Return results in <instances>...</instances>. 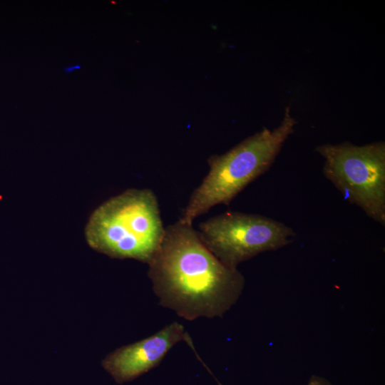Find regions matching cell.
<instances>
[{
  "label": "cell",
  "mask_w": 385,
  "mask_h": 385,
  "mask_svg": "<svg viewBox=\"0 0 385 385\" xmlns=\"http://www.w3.org/2000/svg\"><path fill=\"white\" fill-rule=\"evenodd\" d=\"M160 304L188 320L222 317L237 302L245 279L203 244L192 224L179 220L165 227L148 263Z\"/></svg>",
  "instance_id": "6da1fadb"
},
{
  "label": "cell",
  "mask_w": 385,
  "mask_h": 385,
  "mask_svg": "<svg viewBox=\"0 0 385 385\" xmlns=\"http://www.w3.org/2000/svg\"><path fill=\"white\" fill-rule=\"evenodd\" d=\"M165 233L157 197L150 189H128L102 203L85 230L88 245L112 258L149 263Z\"/></svg>",
  "instance_id": "7a4b0ae2"
},
{
  "label": "cell",
  "mask_w": 385,
  "mask_h": 385,
  "mask_svg": "<svg viewBox=\"0 0 385 385\" xmlns=\"http://www.w3.org/2000/svg\"><path fill=\"white\" fill-rule=\"evenodd\" d=\"M296 123L287 107L276 128H264L227 153L210 156L209 172L192 192L180 220L192 224L212 207L228 205L247 185L269 170Z\"/></svg>",
  "instance_id": "3957f363"
},
{
  "label": "cell",
  "mask_w": 385,
  "mask_h": 385,
  "mask_svg": "<svg viewBox=\"0 0 385 385\" xmlns=\"http://www.w3.org/2000/svg\"><path fill=\"white\" fill-rule=\"evenodd\" d=\"M315 151L324 158L323 174L351 204L385 225V143L324 144Z\"/></svg>",
  "instance_id": "277c9868"
},
{
  "label": "cell",
  "mask_w": 385,
  "mask_h": 385,
  "mask_svg": "<svg viewBox=\"0 0 385 385\" xmlns=\"http://www.w3.org/2000/svg\"><path fill=\"white\" fill-rule=\"evenodd\" d=\"M198 236L224 265H237L258 254L291 243L296 233L287 225L265 216L226 212L202 222Z\"/></svg>",
  "instance_id": "5b68a950"
},
{
  "label": "cell",
  "mask_w": 385,
  "mask_h": 385,
  "mask_svg": "<svg viewBox=\"0 0 385 385\" xmlns=\"http://www.w3.org/2000/svg\"><path fill=\"white\" fill-rule=\"evenodd\" d=\"M191 342L182 324L173 322L155 334L117 349L102 361L118 384L132 381L156 366L177 343Z\"/></svg>",
  "instance_id": "8992f818"
},
{
  "label": "cell",
  "mask_w": 385,
  "mask_h": 385,
  "mask_svg": "<svg viewBox=\"0 0 385 385\" xmlns=\"http://www.w3.org/2000/svg\"><path fill=\"white\" fill-rule=\"evenodd\" d=\"M306 385H332V384L324 377L314 375Z\"/></svg>",
  "instance_id": "52a82bcc"
}]
</instances>
